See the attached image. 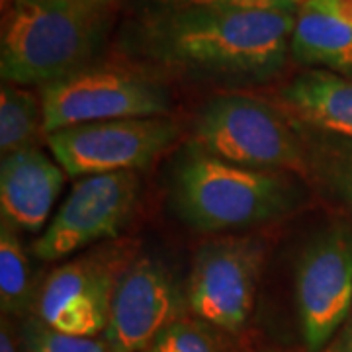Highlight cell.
<instances>
[{
  "label": "cell",
  "mask_w": 352,
  "mask_h": 352,
  "mask_svg": "<svg viewBox=\"0 0 352 352\" xmlns=\"http://www.w3.org/2000/svg\"><path fill=\"white\" fill-rule=\"evenodd\" d=\"M296 16L221 4L143 2L122 25L118 45L133 67L157 78L252 87L286 69Z\"/></svg>",
  "instance_id": "6da1fadb"
},
{
  "label": "cell",
  "mask_w": 352,
  "mask_h": 352,
  "mask_svg": "<svg viewBox=\"0 0 352 352\" xmlns=\"http://www.w3.org/2000/svg\"><path fill=\"white\" fill-rule=\"evenodd\" d=\"M113 16L92 0H10L0 36L2 82L43 88L94 65Z\"/></svg>",
  "instance_id": "7a4b0ae2"
},
{
  "label": "cell",
  "mask_w": 352,
  "mask_h": 352,
  "mask_svg": "<svg viewBox=\"0 0 352 352\" xmlns=\"http://www.w3.org/2000/svg\"><path fill=\"white\" fill-rule=\"evenodd\" d=\"M305 200L298 178L227 163L190 145L173 168L170 208L198 231H231L292 214Z\"/></svg>",
  "instance_id": "3957f363"
},
{
  "label": "cell",
  "mask_w": 352,
  "mask_h": 352,
  "mask_svg": "<svg viewBox=\"0 0 352 352\" xmlns=\"http://www.w3.org/2000/svg\"><path fill=\"white\" fill-rule=\"evenodd\" d=\"M192 145L227 163L307 178L300 127L284 110L245 94H217L194 120Z\"/></svg>",
  "instance_id": "277c9868"
},
{
  "label": "cell",
  "mask_w": 352,
  "mask_h": 352,
  "mask_svg": "<svg viewBox=\"0 0 352 352\" xmlns=\"http://www.w3.org/2000/svg\"><path fill=\"white\" fill-rule=\"evenodd\" d=\"M39 96L45 135L94 122L164 118L173 108L163 80L133 65H90L45 85Z\"/></svg>",
  "instance_id": "5b68a950"
},
{
  "label": "cell",
  "mask_w": 352,
  "mask_h": 352,
  "mask_svg": "<svg viewBox=\"0 0 352 352\" xmlns=\"http://www.w3.org/2000/svg\"><path fill=\"white\" fill-rule=\"evenodd\" d=\"M133 261L131 243H118L55 268L39 289L38 317L65 335L94 339L108 327L113 292Z\"/></svg>",
  "instance_id": "8992f818"
},
{
  "label": "cell",
  "mask_w": 352,
  "mask_h": 352,
  "mask_svg": "<svg viewBox=\"0 0 352 352\" xmlns=\"http://www.w3.org/2000/svg\"><path fill=\"white\" fill-rule=\"evenodd\" d=\"M176 138L178 126L168 118H133L65 127L45 141L67 175L92 176L143 168Z\"/></svg>",
  "instance_id": "52a82bcc"
},
{
  "label": "cell",
  "mask_w": 352,
  "mask_h": 352,
  "mask_svg": "<svg viewBox=\"0 0 352 352\" xmlns=\"http://www.w3.org/2000/svg\"><path fill=\"white\" fill-rule=\"evenodd\" d=\"M263 241L215 239L201 245L190 270L186 302L196 319L235 333L252 314L263 272Z\"/></svg>",
  "instance_id": "ba28073f"
},
{
  "label": "cell",
  "mask_w": 352,
  "mask_h": 352,
  "mask_svg": "<svg viewBox=\"0 0 352 352\" xmlns=\"http://www.w3.org/2000/svg\"><path fill=\"white\" fill-rule=\"evenodd\" d=\"M139 194L141 180L135 170L82 176L34 243V254L53 263L112 239L133 214Z\"/></svg>",
  "instance_id": "9c48e42d"
},
{
  "label": "cell",
  "mask_w": 352,
  "mask_h": 352,
  "mask_svg": "<svg viewBox=\"0 0 352 352\" xmlns=\"http://www.w3.org/2000/svg\"><path fill=\"white\" fill-rule=\"evenodd\" d=\"M302 335L311 352L321 351L352 305V229L335 223L303 247L296 270Z\"/></svg>",
  "instance_id": "30bf717a"
},
{
  "label": "cell",
  "mask_w": 352,
  "mask_h": 352,
  "mask_svg": "<svg viewBox=\"0 0 352 352\" xmlns=\"http://www.w3.org/2000/svg\"><path fill=\"white\" fill-rule=\"evenodd\" d=\"M182 298L163 264L135 258L113 292L104 340L110 352H145L180 317Z\"/></svg>",
  "instance_id": "8fae6325"
},
{
  "label": "cell",
  "mask_w": 352,
  "mask_h": 352,
  "mask_svg": "<svg viewBox=\"0 0 352 352\" xmlns=\"http://www.w3.org/2000/svg\"><path fill=\"white\" fill-rule=\"evenodd\" d=\"M61 164L38 147L2 157L0 212L2 221L16 231L36 233L50 219L53 204L65 184Z\"/></svg>",
  "instance_id": "7c38bea8"
},
{
  "label": "cell",
  "mask_w": 352,
  "mask_h": 352,
  "mask_svg": "<svg viewBox=\"0 0 352 352\" xmlns=\"http://www.w3.org/2000/svg\"><path fill=\"white\" fill-rule=\"evenodd\" d=\"M284 112L298 124L352 139V78L305 69L278 92Z\"/></svg>",
  "instance_id": "4fadbf2b"
},
{
  "label": "cell",
  "mask_w": 352,
  "mask_h": 352,
  "mask_svg": "<svg viewBox=\"0 0 352 352\" xmlns=\"http://www.w3.org/2000/svg\"><path fill=\"white\" fill-rule=\"evenodd\" d=\"M289 57L303 67L352 78V25L325 12L302 8L292 32Z\"/></svg>",
  "instance_id": "5bb4252c"
},
{
  "label": "cell",
  "mask_w": 352,
  "mask_h": 352,
  "mask_svg": "<svg viewBox=\"0 0 352 352\" xmlns=\"http://www.w3.org/2000/svg\"><path fill=\"white\" fill-rule=\"evenodd\" d=\"M298 127L305 149L307 178L352 208V139L302 124Z\"/></svg>",
  "instance_id": "9a60e30c"
},
{
  "label": "cell",
  "mask_w": 352,
  "mask_h": 352,
  "mask_svg": "<svg viewBox=\"0 0 352 352\" xmlns=\"http://www.w3.org/2000/svg\"><path fill=\"white\" fill-rule=\"evenodd\" d=\"M43 126L41 96L30 88L12 82H2L0 88V151L2 157L10 153L36 147Z\"/></svg>",
  "instance_id": "2e32d148"
},
{
  "label": "cell",
  "mask_w": 352,
  "mask_h": 352,
  "mask_svg": "<svg viewBox=\"0 0 352 352\" xmlns=\"http://www.w3.org/2000/svg\"><path fill=\"white\" fill-rule=\"evenodd\" d=\"M32 270L18 231L0 226V307L4 315H20L32 303Z\"/></svg>",
  "instance_id": "e0dca14e"
},
{
  "label": "cell",
  "mask_w": 352,
  "mask_h": 352,
  "mask_svg": "<svg viewBox=\"0 0 352 352\" xmlns=\"http://www.w3.org/2000/svg\"><path fill=\"white\" fill-rule=\"evenodd\" d=\"M223 333L200 319H178L145 352H233Z\"/></svg>",
  "instance_id": "ac0fdd59"
},
{
  "label": "cell",
  "mask_w": 352,
  "mask_h": 352,
  "mask_svg": "<svg viewBox=\"0 0 352 352\" xmlns=\"http://www.w3.org/2000/svg\"><path fill=\"white\" fill-rule=\"evenodd\" d=\"M20 344L24 352H110L106 340L65 335L39 317H28L22 323Z\"/></svg>",
  "instance_id": "d6986e66"
},
{
  "label": "cell",
  "mask_w": 352,
  "mask_h": 352,
  "mask_svg": "<svg viewBox=\"0 0 352 352\" xmlns=\"http://www.w3.org/2000/svg\"><path fill=\"white\" fill-rule=\"evenodd\" d=\"M155 4H170V6H200V4H221V6H237V8H256V10H282V12L298 14L305 0H141Z\"/></svg>",
  "instance_id": "ffe728a7"
},
{
  "label": "cell",
  "mask_w": 352,
  "mask_h": 352,
  "mask_svg": "<svg viewBox=\"0 0 352 352\" xmlns=\"http://www.w3.org/2000/svg\"><path fill=\"white\" fill-rule=\"evenodd\" d=\"M0 352H24L20 339H16L14 329L8 325L6 317H2V325H0Z\"/></svg>",
  "instance_id": "44dd1931"
},
{
  "label": "cell",
  "mask_w": 352,
  "mask_h": 352,
  "mask_svg": "<svg viewBox=\"0 0 352 352\" xmlns=\"http://www.w3.org/2000/svg\"><path fill=\"white\" fill-rule=\"evenodd\" d=\"M92 2L100 4L104 8H110V10H118V4H120L122 0H92Z\"/></svg>",
  "instance_id": "7402d4cb"
},
{
  "label": "cell",
  "mask_w": 352,
  "mask_h": 352,
  "mask_svg": "<svg viewBox=\"0 0 352 352\" xmlns=\"http://www.w3.org/2000/svg\"><path fill=\"white\" fill-rule=\"evenodd\" d=\"M346 352H352V346H349V349H346Z\"/></svg>",
  "instance_id": "603a6c76"
},
{
  "label": "cell",
  "mask_w": 352,
  "mask_h": 352,
  "mask_svg": "<svg viewBox=\"0 0 352 352\" xmlns=\"http://www.w3.org/2000/svg\"><path fill=\"white\" fill-rule=\"evenodd\" d=\"M349 346H352V337H351V342H349Z\"/></svg>",
  "instance_id": "cb8c5ba5"
}]
</instances>
